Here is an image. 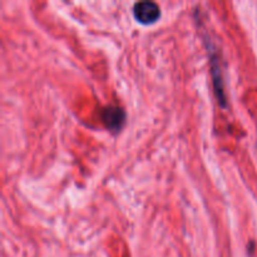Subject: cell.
Segmentation results:
<instances>
[{
  "label": "cell",
  "mask_w": 257,
  "mask_h": 257,
  "mask_svg": "<svg viewBox=\"0 0 257 257\" xmlns=\"http://www.w3.org/2000/svg\"><path fill=\"white\" fill-rule=\"evenodd\" d=\"M133 15L141 24L150 25L160 19L161 9L153 2H140L133 8Z\"/></svg>",
  "instance_id": "obj_1"
},
{
  "label": "cell",
  "mask_w": 257,
  "mask_h": 257,
  "mask_svg": "<svg viewBox=\"0 0 257 257\" xmlns=\"http://www.w3.org/2000/svg\"><path fill=\"white\" fill-rule=\"evenodd\" d=\"M103 122L110 131H119L124 122V113L117 107L105 108L103 112Z\"/></svg>",
  "instance_id": "obj_2"
}]
</instances>
